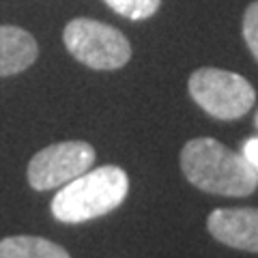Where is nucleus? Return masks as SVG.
Segmentation results:
<instances>
[{"instance_id":"4","label":"nucleus","mask_w":258,"mask_h":258,"mask_svg":"<svg viewBox=\"0 0 258 258\" xmlns=\"http://www.w3.org/2000/svg\"><path fill=\"white\" fill-rule=\"evenodd\" d=\"M189 97L217 120H237L256 103V91L243 76L217 67H200L187 80Z\"/></svg>"},{"instance_id":"9","label":"nucleus","mask_w":258,"mask_h":258,"mask_svg":"<svg viewBox=\"0 0 258 258\" xmlns=\"http://www.w3.org/2000/svg\"><path fill=\"white\" fill-rule=\"evenodd\" d=\"M114 13H118L120 18L140 22L149 20L159 11L161 0H103Z\"/></svg>"},{"instance_id":"12","label":"nucleus","mask_w":258,"mask_h":258,"mask_svg":"<svg viewBox=\"0 0 258 258\" xmlns=\"http://www.w3.org/2000/svg\"><path fill=\"white\" fill-rule=\"evenodd\" d=\"M256 123H258V116H256Z\"/></svg>"},{"instance_id":"5","label":"nucleus","mask_w":258,"mask_h":258,"mask_svg":"<svg viewBox=\"0 0 258 258\" xmlns=\"http://www.w3.org/2000/svg\"><path fill=\"white\" fill-rule=\"evenodd\" d=\"M95 164V149L84 140L56 142L41 149L28 161V185L37 191L56 189L91 170Z\"/></svg>"},{"instance_id":"8","label":"nucleus","mask_w":258,"mask_h":258,"mask_svg":"<svg viewBox=\"0 0 258 258\" xmlns=\"http://www.w3.org/2000/svg\"><path fill=\"white\" fill-rule=\"evenodd\" d=\"M0 258H71L62 245L43 237L15 235L0 241Z\"/></svg>"},{"instance_id":"3","label":"nucleus","mask_w":258,"mask_h":258,"mask_svg":"<svg viewBox=\"0 0 258 258\" xmlns=\"http://www.w3.org/2000/svg\"><path fill=\"white\" fill-rule=\"evenodd\" d=\"M67 52L95 71L123 69L132 58V43L118 28L91 18H76L62 30Z\"/></svg>"},{"instance_id":"7","label":"nucleus","mask_w":258,"mask_h":258,"mask_svg":"<svg viewBox=\"0 0 258 258\" xmlns=\"http://www.w3.org/2000/svg\"><path fill=\"white\" fill-rule=\"evenodd\" d=\"M39 56V45L28 30L0 26V78L26 71Z\"/></svg>"},{"instance_id":"11","label":"nucleus","mask_w":258,"mask_h":258,"mask_svg":"<svg viewBox=\"0 0 258 258\" xmlns=\"http://www.w3.org/2000/svg\"><path fill=\"white\" fill-rule=\"evenodd\" d=\"M241 155L245 157V161L258 174V138H249L247 142H243V153H241Z\"/></svg>"},{"instance_id":"2","label":"nucleus","mask_w":258,"mask_h":258,"mask_svg":"<svg viewBox=\"0 0 258 258\" xmlns=\"http://www.w3.org/2000/svg\"><path fill=\"white\" fill-rule=\"evenodd\" d=\"M129 176L118 166L86 170L52 198V215L62 224H82L108 215L125 203Z\"/></svg>"},{"instance_id":"6","label":"nucleus","mask_w":258,"mask_h":258,"mask_svg":"<svg viewBox=\"0 0 258 258\" xmlns=\"http://www.w3.org/2000/svg\"><path fill=\"white\" fill-rule=\"evenodd\" d=\"M207 228L220 243L258 254V209L226 207L213 209L207 217Z\"/></svg>"},{"instance_id":"1","label":"nucleus","mask_w":258,"mask_h":258,"mask_svg":"<svg viewBox=\"0 0 258 258\" xmlns=\"http://www.w3.org/2000/svg\"><path fill=\"white\" fill-rule=\"evenodd\" d=\"M179 159L185 179L200 191L243 198L258 187V174L245 157L215 138H194L185 142Z\"/></svg>"},{"instance_id":"10","label":"nucleus","mask_w":258,"mask_h":258,"mask_svg":"<svg viewBox=\"0 0 258 258\" xmlns=\"http://www.w3.org/2000/svg\"><path fill=\"white\" fill-rule=\"evenodd\" d=\"M243 39H245V45L249 47L254 60L258 62V0H254L252 5L245 9L243 13Z\"/></svg>"}]
</instances>
